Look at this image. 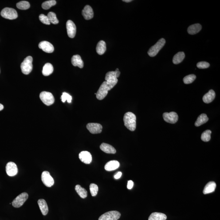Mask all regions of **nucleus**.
Returning a JSON list of instances; mask_svg holds the SVG:
<instances>
[{
	"label": "nucleus",
	"mask_w": 220,
	"mask_h": 220,
	"mask_svg": "<svg viewBox=\"0 0 220 220\" xmlns=\"http://www.w3.org/2000/svg\"><path fill=\"white\" fill-rule=\"evenodd\" d=\"M124 125L129 130L135 131L136 128V117L132 112H128L125 114L124 117Z\"/></svg>",
	"instance_id": "1"
},
{
	"label": "nucleus",
	"mask_w": 220,
	"mask_h": 220,
	"mask_svg": "<svg viewBox=\"0 0 220 220\" xmlns=\"http://www.w3.org/2000/svg\"><path fill=\"white\" fill-rule=\"evenodd\" d=\"M114 87V86L107 81L104 82L102 83L96 93L97 98L99 100L104 99L107 96L108 91L111 90Z\"/></svg>",
	"instance_id": "2"
},
{
	"label": "nucleus",
	"mask_w": 220,
	"mask_h": 220,
	"mask_svg": "<svg viewBox=\"0 0 220 220\" xmlns=\"http://www.w3.org/2000/svg\"><path fill=\"white\" fill-rule=\"evenodd\" d=\"M165 43H166V41L163 38L160 39L155 45L151 47L149 49L148 52L149 56L152 57H155L158 54L159 51L163 48Z\"/></svg>",
	"instance_id": "3"
},
{
	"label": "nucleus",
	"mask_w": 220,
	"mask_h": 220,
	"mask_svg": "<svg viewBox=\"0 0 220 220\" xmlns=\"http://www.w3.org/2000/svg\"><path fill=\"white\" fill-rule=\"evenodd\" d=\"M33 58L32 56H29L24 59L23 62L21 64V68L22 73L25 75L29 74L32 72Z\"/></svg>",
	"instance_id": "4"
},
{
	"label": "nucleus",
	"mask_w": 220,
	"mask_h": 220,
	"mask_svg": "<svg viewBox=\"0 0 220 220\" xmlns=\"http://www.w3.org/2000/svg\"><path fill=\"white\" fill-rule=\"evenodd\" d=\"M1 16L3 18L9 20H14L18 17L17 11L12 8H6L1 11Z\"/></svg>",
	"instance_id": "5"
},
{
	"label": "nucleus",
	"mask_w": 220,
	"mask_h": 220,
	"mask_svg": "<svg viewBox=\"0 0 220 220\" xmlns=\"http://www.w3.org/2000/svg\"><path fill=\"white\" fill-rule=\"evenodd\" d=\"M40 98L42 102L47 106H50L54 102V97L52 94L50 92H42L40 93Z\"/></svg>",
	"instance_id": "6"
},
{
	"label": "nucleus",
	"mask_w": 220,
	"mask_h": 220,
	"mask_svg": "<svg viewBox=\"0 0 220 220\" xmlns=\"http://www.w3.org/2000/svg\"><path fill=\"white\" fill-rule=\"evenodd\" d=\"M28 198L27 193L23 192L18 195L12 202V205L15 208H18L22 206Z\"/></svg>",
	"instance_id": "7"
},
{
	"label": "nucleus",
	"mask_w": 220,
	"mask_h": 220,
	"mask_svg": "<svg viewBox=\"0 0 220 220\" xmlns=\"http://www.w3.org/2000/svg\"><path fill=\"white\" fill-rule=\"evenodd\" d=\"M120 217L121 214L119 212L111 211L102 215L99 217L98 220H118Z\"/></svg>",
	"instance_id": "8"
},
{
	"label": "nucleus",
	"mask_w": 220,
	"mask_h": 220,
	"mask_svg": "<svg viewBox=\"0 0 220 220\" xmlns=\"http://www.w3.org/2000/svg\"><path fill=\"white\" fill-rule=\"evenodd\" d=\"M41 179L43 183L47 187H51L54 184V179L51 176L49 172L47 171L43 172L41 175Z\"/></svg>",
	"instance_id": "9"
},
{
	"label": "nucleus",
	"mask_w": 220,
	"mask_h": 220,
	"mask_svg": "<svg viewBox=\"0 0 220 220\" xmlns=\"http://www.w3.org/2000/svg\"><path fill=\"white\" fill-rule=\"evenodd\" d=\"M163 117L165 121L170 124H175L178 120V114L174 112H164Z\"/></svg>",
	"instance_id": "10"
},
{
	"label": "nucleus",
	"mask_w": 220,
	"mask_h": 220,
	"mask_svg": "<svg viewBox=\"0 0 220 220\" xmlns=\"http://www.w3.org/2000/svg\"><path fill=\"white\" fill-rule=\"evenodd\" d=\"M6 171L8 175L13 177L18 173V169L17 165L13 162H9L6 166Z\"/></svg>",
	"instance_id": "11"
},
{
	"label": "nucleus",
	"mask_w": 220,
	"mask_h": 220,
	"mask_svg": "<svg viewBox=\"0 0 220 220\" xmlns=\"http://www.w3.org/2000/svg\"><path fill=\"white\" fill-rule=\"evenodd\" d=\"M87 128L91 133H100L102 130V127L98 123H90L87 124Z\"/></svg>",
	"instance_id": "12"
},
{
	"label": "nucleus",
	"mask_w": 220,
	"mask_h": 220,
	"mask_svg": "<svg viewBox=\"0 0 220 220\" xmlns=\"http://www.w3.org/2000/svg\"><path fill=\"white\" fill-rule=\"evenodd\" d=\"M66 28L69 37L70 38H74L76 32V27L74 23L71 20H68L67 22Z\"/></svg>",
	"instance_id": "13"
},
{
	"label": "nucleus",
	"mask_w": 220,
	"mask_h": 220,
	"mask_svg": "<svg viewBox=\"0 0 220 220\" xmlns=\"http://www.w3.org/2000/svg\"><path fill=\"white\" fill-rule=\"evenodd\" d=\"M38 47L44 52L48 53H52L54 51L53 45L49 42L43 41L39 44Z\"/></svg>",
	"instance_id": "14"
},
{
	"label": "nucleus",
	"mask_w": 220,
	"mask_h": 220,
	"mask_svg": "<svg viewBox=\"0 0 220 220\" xmlns=\"http://www.w3.org/2000/svg\"><path fill=\"white\" fill-rule=\"evenodd\" d=\"M79 159L83 163L85 164H90L92 160V155L89 152H81L79 155Z\"/></svg>",
	"instance_id": "15"
},
{
	"label": "nucleus",
	"mask_w": 220,
	"mask_h": 220,
	"mask_svg": "<svg viewBox=\"0 0 220 220\" xmlns=\"http://www.w3.org/2000/svg\"><path fill=\"white\" fill-rule=\"evenodd\" d=\"M82 15L86 20L92 19L94 16L93 11L92 8L89 5H87L82 11Z\"/></svg>",
	"instance_id": "16"
},
{
	"label": "nucleus",
	"mask_w": 220,
	"mask_h": 220,
	"mask_svg": "<svg viewBox=\"0 0 220 220\" xmlns=\"http://www.w3.org/2000/svg\"><path fill=\"white\" fill-rule=\"evenodd\" d=\"M120 164L118 161L112 160L109 161L106 163L104 168L107 171H111L117 169L118 168Z\"/></svg>",
	"instance_id": "17"
},
{
	"label": "nucleus",
	"mask_w": 220,
	"mask_h": 220,
	"mask_svg": "<svg viewBox=\"0 0 220 220\" xmlns=\"http://www.w3.org/2000/svg\"><path fill=\"white\" fill-rule=\"evenodd\" d=\"M216 94L213 90H210L209 92L206 93L202 98V100L204 102L209 104L212 102L215 99Z\"/></svg>",
	"instance_id": "18"
},
{
	"label": "nucleus",
	"mask_w": 220,
	"mask_h": 220,
	"mask_svg": "<svg viewBox=\"0 0 220 220\" xmlns=\"http://www.w3.org/2000/svg\"><path fill=\"white\" fill-rule=\"evenodd\" d=\"M100 148L102 151L107 153L115 154L116 152V150L111 145L106 143H102L100 146Z\"/></svg>",
	"instance_id": "19"
},
{
	"label": "nucleus",
	"mask_w": 220,
	"mask_h": 220,
	"mask_svg": "<svg viewBox=\"0 0 220 220\" xmlns=\"http://www.w3.org/2000/svg\"><path fill=\"white\" fill-rule=\"evenodd\" d=\"M72 63L75 67H78L80 68H82L84 67V62L81 58L78 55H74L72 58Z\"/></svg>",
	"instance_id": "20"
},
{
	"label": "nucleus",
	"mask_w": 220,
	"mask_h": 220,
	"mask_svg": "<svg viewBox=\"0 0 220 220\" xmlns=\"http://www.w3.org/2000/svg\"><path fill=\"white\" fill-rule=\"evenodd\" d=\"M38 203L43 215H46L48 214L49 209L46 201L43 199H40L38 200Z\"/></svg>",
	"instance_id": "21"
},
{
	"label": "nucleus",
	"mask_w": 220,
	"mask_h": 220,
	"mask_svg": "<svg viewBox=\"0 0 220 220\" xmlns=\"http://www.w3.org/2000/svg\"><path fill=\"white\" fill-rule=\"evenodd\" d=\"M202 29V25L200 24H195L190 25L188 29V32L190 34L194 35L198 33Z\"/></svg>",
	"instance_id": "22"
},
{
	"label": "nucleus",
	"mask_w": 220,
	"mask_h": 220,
	"mask_svg": "<svg viewBox=\"0 0 220 220\" xmlns=\"http://www.w3.org/2000/svg\"><path fill=\"white\" fill-rule=\"evenodd\" d=\"M216 188V184L214 182H208L204 188L203 193L204 194H206L209 193L214 192L215 191Z\"/></svg>",
	"instance_id": "23"
},
{
	"label": "nucleus",
	"mask_w": 220,
	"mask_h": 220,
	"mask_svg": "<svg viewBox=\"0 0 220 220\" xmlns=\"http://www.w3.org/2000/svg\"><path fill=\"white\" fill-rule=\"evenodd\" d=\"M209 120L206 114H202L197 118V120L195 122L196 127H198L202 125L205 124Z\"/></svg>",
	"instance_id": "24"
},
{
	"label": "nucleus",
	"mask_w": 220,
	"mask_h": 220,
	"mask_svg": "<svg viewBox=\"0 0 220 220\" xmlns=\"http://www.w3.org/2000/svg\"><path fill=\"white\" fill-rule=\"evenodd\" d=\"M167 216L163 213L154 212L151 214L148 220H166Z\"/></svg>",
	"instance_id": "25"
},
{
	"label": "nucleus",
	"mask_w": 220,
	"mask_h": 220,
	"mask_svg": "<svg viewBox=\"0 0 220 220\" xmlns=\"http://www.w3.org/2000/svg\"><path fill=\"white\" fill-rule=\"evenodd\" d=\"M106 49L107 48L105 42L103 41H99L96 46L97 53L99 55H103L105 53Z\"/></svg>",
	"instance_id": "26"
},
{
	"label": "nucleus",
	"mask_w": 220,
	"mask_h": 220,
	"mask_svg": "<svg viewBox=\"0 0 220 220\" xmlns=\"http://www.w3.org/2000/svg\"><path fill=\"white\" fill-rule=\"evenodd\" d=\"M53 71V65L49 63H47L45 64L43 68L42 71V74L44 76H49Z\"/></svg>",
	"instance_id": "27"
},
{
	"label": "nucleus",
	"mask_w": 220,
	"mask_h": 220,
	"mask_svg": "<svg viewBox=\"0 0 220 220\" xmlns=\"http://www.w3.org/2000/svg\"><path fill=\"white\" fill-rule=\"evenodd\" d=\"M185 57L183 52H179L174 55L172 59V62L174 64H177L182 62Z\"/></svg>",
	"instance_id": "28"
},
{
	"label": "nucleus",
	"mask_w": 220,
	"mask_h": 220,
	"mask_svg": "<svg viewBox=\"0 0 220 220\" xmlns=\"http://www.w3.org/2000/svg\"><path fill=\"white\" fill-rule=\"evenodd\" d=\"M75 190L81 198H84L87 196V192L85 189L83 188L79 185H76L75 187Z\"/></svg>",
	"instance_id": "29"
},
{
	"label": "nucleus",
	"mask_w": 220,
	"mask_h": 220,
	"mask_svg": "<svg viewBox=\"0 0 220 220\" xmlns=\"http://www.w3.org/2000/svg\"><path fill=\"white\" fill-rule=\"evenodd\" d=\"M212 131L210 130H207L202 132L201 139L202 141L205 142H209L211 139V134Z\"/></svg>",
	"instance_id": "30"
},
{
	"label": "nucleus",
	"mask_w": 220,
	"mask_h": 220,
	"mask_svg": "<svg viewBox=\"0 0 220 220\" xmlns=\"http://www.w3.org/2000/svg\"><path fill=\"white\" fill-rule=\"evenodd\" d=\"M29 2L26 1H21L17 3V7L19 9L26 10L30 8Z\"/></svg>",
	"instance_id": "31"
},
{
	"label": "nucleus",
	"mask_w": 220,
	"mask_h": 220,
	"mask_svg": "<svg viewBox=\"0 0 220 220\" xmlns=\"http://www.w3.org/2000/svg\"><path fill=\"white\" fill-rule=\"evenodd\" d=\"M56 1L55 0H50L45 1L42 5V7L44 9H48L52 7L56 4Z\"/></svg>",
	"instance_id": "32"
},
{
	"label": "nucleus",
	"mask_w": 220,
	"mask_h": 220,
	"mask_svg": "<svg viewBox=\"0 0 220 220\" xmlns=\"http://www.w3.org/2000/svg\"><path fill=\"white\" fill-rule=\"evenodd\" d=\"M48 17L50 23L53 24H57L58 23L59 21L58 19L56 14L53 12H50L48 13Z\"/></svg>",
	"instance_id": "33"
},
{
	"label": "nucleus",
	"mask_w": 220,
	"mask_h": 220,
	"mask_svg": "<svg viewBox=\"0 0 220 220\" xmlns=\"http://www.w3.org/2000/svg\"><path fill=\"white\" fill-rule=\"evenodd\" d=\"M196 78V76L194 74L189 75L188 76H185L183 79L184 83L185 84H191L192 83L194 80Z\"/></svg>",
	"instance_id": "34"
},
{
	"label": "nucleus",
	"mask_w": 220,
	"mask_h": 220,
	"mask_svg": "<svg viewBox=\"0 0 220 220\" xmlns=\"http://www.w3.org/2000/svg\"><path fill=\"white\" fill-rule=\"evenodd\" d=\"M90 190L92 196H96L98 191V187L96 184H91L90 185Z\"/></svg>",
	"instance_id": "35"
},
{
	"label": "nucleus",
	"mask_w": 220,
	"mask_h": 220,
	"mask_svg": "<svg viewBox=\"0 0 220 220\" xmlns=\"http://www.w3.org/2000/svg\"><path fill=\"white\" fill-rule=\"evenodd\" d=\"M61 98L63 102H65L66 100L68 103H71L72 102V97L67 92H64L62 93Z\"/></svg>",
	"instance_id": "36"
},
{
	"label": "nucleus",
	"mask_w": 220,
	"mask_h": 220,
	"mask_svg": "<svg viewBox=\"0 0 220 220\" xmlns=\"http://www.w3.org/2000/svg\"><path fill=\"white\" fill-rule=\"evenodd\" d=\"M39 18L40 21L42 22L43 23L45 24V25H50V22L49 21L48 16H45L44 14H41L40 15Z\"/></svg>",
	"instance_id": "37"
},
{
	"label": "nucleus",
	"mask_w": 220,
	"mask_h": 220,
	"mask_svg": "<svg viewBox=\"0 0 220 220\" xmlns=\"http://www.w3.org/2000/svg\"><path fill=\"white\" fill-rule=\"evenodd\" d=\"M197 67L199 69H206L210 67V64L208 62H206L202 61L198 62L197 64Z\"/></svg>",
	"instance_id": "38"
},
{
	"label": "nucleus",
	"mask_w": 220,
	"mask_h": 220,
	"mask_svg": "<svg viewBox=\"0 0 220 220\" xmlns=\"http://www.w3.org/2000/svg\"><path fill=\"white\" fill-rule=\"evenodd\" d=\"M134 185L133 182L132 181L130 180L128 181V184H127V188L131 190V189L132 188Z\"/></svg>",
	"instance_id": "39"
},
{
	"label": "nucleus",
	"mask_w": 220,
	"mask_h": 220,
	"mask_svg": "<svg viewBox=\"0 0 220 220\" xmlns=\"http://www.w3.org/2000/svg\"><path fill=\"white\" fill-rule=\"evenodd\" d=\"M122 173L121 172H119L114 175V178L115 179H119L121 177Z\"/></svg>",
	"instance_id": "40"
},
{
	"label": "nucleus",
	"mask_w": 220,
	"mask_h": 220,
	"mask_svg": "<svg viewBox=\"0 0 220 220\" xmlns=\"http://www.w3.org/2000/svg\"><path fill=\"white\" fill-rule=\"evenodd\" d=\"M4 108V106L2 104H0V111H2Z\"/></svg>",
	"instance_id": "41"
},
{
	"label": "nucleus",
	"mask_w": 220,
	"mask_h": 220,
	"mask_svg": "<svg viewBox=\"0 0 220 220\" xmlns=\"http://www.w3.org/2000/svg\"><path fill=\"white\" fill-rule=\"evenodd\" d=\"M132 1V0H124V1H124V2H131Z\"/></svg>",
	"instance_id": "42"
}]
</instances>
